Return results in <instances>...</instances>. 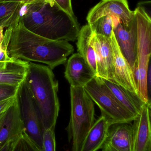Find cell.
<instances>
[{
  "instance_id": "1",
  "label": "cell",
  "mask_w": 151,
  "mask_h": 151,
  "mask_svg": "<svg viewBox=\"0 0 151 151\" xmlns=\"http://www.w3.org/2000/svg\"><path fill=\"white\" fill-rule=\"evenodd\" d=\"M5 32L9 36L7 52L10 57L45 64L52 70L64 64L74 51L69 41L50 40L28 31L20 18Z\"/></svg>"
},
{
  "instance_id": "2",
  "label": "cell",
  "mask_w": 151,
  "mask_h": 151,
  "mask_svg": "<svg viewBox=\"0 0 151 151\" xmlns=\"http://www.w3.org/2000/svg\"><path fill=\"white\" fill-rule=\"evenodd\" d=\"M20 19L28 31L54 40L74 41L80 30L76 17L60 9L54 0L23 5Z\"/></svg>"
},
{
  "instance_id": "3",
  "label": "cell",
  "mask_w": 151,
  "mask_h": 151,
  "mask_svg": "<svg viewBox=\"0 0 151 151\" xmlns=\"http://www.w3.org/2000/svg\"><path fill=\"white\" fill-rule=\"evenodd\" d=\"M25 81L37 110L43 131L55 129L59 113L58 81L47 65L29 62Z\"/></svg>"
},
{
  "instance_id": "4",
  "label": "cell",
  "mask_w": 151,
  "mask_h": 151,
  "mask_svg": "<svg viewBox=\"0 0 151 151\" xmlns=\"http://www.w3.org/2000/svg\"><path fill=\"white\" fill-rule=\"evenodd\" d=\"M71 113L66 128L72 151H80L83 140L95 122L94 102L83 87H70Z\"/></svg>"
},
{
  "instance_id": "5",
  "label": "cell",
  "mask_w": 151,
  "mask_h": 151,
  "mask_svg": "<svg viewBox=\"0 0 151 151\" xmlns=\"http://www.w3.org/2000/svg\"><path fill=\"white\" fill-rule=\"evenodd\" d=\"M134 12L137 23L138 52L137 65L133 73L139 97L144 104L151 105L147 84L151 55V17L145 7L141 5Z\"/></svg>"
},
{
  "instance_id": "6",
  "label": "cell",
  "mask_w": 151,
  "mask_h": 151,
  "mask_svg": "<svg viewBox=\"0 0 151 151\" xmlns=\"http://www.w3.org/2000/svg\"><path fill=\"white\" fill-rule=\"evenodd\" d=\"M83 88L111 125L131 123L135 119L118 102L102 78L95 76Z\"/></svg>"
},
{
  "instance_id": "7",
  "label": "cell",
  "mask_w": 151,
  "mask_h": 151,
  "mask_svg": "<svg viewBox=\"0 0 151 151\" xmlns=\"http://www.w3.org/2000/svg\"><path fill=\"white\" fill-rule=\"evenodd\" d=\"M16 101L20 119L24 124V133L40 151L43 132L34 103L25 80L19 86Z\"/></svg>"
},
{
  "instance_id": "8",
  "label": "cell",
  "mask_w": 151,
  "mask_h": 151,
  "mask_svg": "<svg viewBox=\"0 0 151 151\" xmlns=\"http://www.w3.org/2000/svg\"><path fill=\"white\" fill-rule=\"evenodd\" d=\"M113 17V33L121 51L134 72L137 65L138 52L137 27L135 16L129 27Z\"/></svg>"
},
{
  "instance_id": "9",
  "label": "cell",
  "mask_w": 151,
  "mask_h": 151,
  "mask_svg": "<svg viewBox=\"0 0 151 151\" xmlns=\"http://www.w3.org/2000/svg\"><path fill=\"white\" fill-rule=\"evenodd\" d=\"M106 16L118 18L126 27L131 24L135 18L134 12L129 9L127 0H102L89 12L88 24Z\"/></svg>"
},
{
  "instance_id": "10",
  "label": "cell",
  "mask_w": 151,
  "mask_h": 151,
  "mask_svg": "<svg viewBox=\"0 0 151 151\" xmlns=\"http://www.w3.org/2000/svg\"><path fill=\"white\" fill-rule=\"evenodd\" d=\"M110 38L93 32L92 42L95 54L96 76L113 82L114 70Z\"/></svg>"
},
{
  "instance_id": "11",
  "label": "cell",
  "mask_w": 151,
  "mask_h": 151,
  "mask_svg": "<svg viewBox=\"0 0 151 151\" xmlns=\"http://www.w3.org/2000/svg\"><path fill=\"white\" fill-rule=\"evenodd\" d=\"M110 40L113 56L114 70L113 82L122 86L124 88L139 96L133 70L121 51L113 33L110 38Z\"/></svg>"
},
{
  "instance_id": "12",
  "label": "cell",
  "mask_w": 151,
  "mask_h": 151,
  "mask_svg": "<svg viewBox=\"0 0 151 151\" xmlns=\"http://www.w3.org/2000/svg\"><path fill=\"white\" fill-rule=\"evenodd\" d=\"M151 105L145 104L132 125V151H151Z\"/></svg>"
},
{
  "instance_id": "13",
  "label": "cell",
  "mask_w": 151,
  "mask_h": 151,
  "mask_svg": "<svg viewBox=\"0 0 151 151\" xmlns=\"http://www.w3.org/2000/svg\"><path fill=\"white\" fill-rule=\"evenodd\" d=\"M24 132L17 101L0 114V150L6 143L17 138Z\"/></svg>"
},
{
  "instance_id": "14",
  "label": "cell",
  "mask_w": 151,
  "mask_h": 151,
  "mask_svg": "<svg viewBox=\"0 0 151 151\" xmlns=\"http://www.w3.org/2000/svg\"><path fill=\"white\" fill-rule=\"evenodd\" d=\"M65 77L72 87H83L95 74L83 56L79 53L73 54L66 65Z\"/></svg>"
},
{
  "instance_id": "15",
  "label": "cell",
  "mask_w": 151,
  "mask_h": 151,
  "mask_svg": "<svg viewBox=\"0 0 151 151\" xmlns=\"http://www.w3.org/2000/svg\"><path fill=\"white\" fill-rule=\"evenodd\" d=\"M111 126L108 120L101 115L95 121L83 140L80 151H97L102 149Z\"/></svg>"
},
{
  "instance_id": "16",
  "label": "cell",
  "mask_w": 151,
  "mask_h": 151,
  "mask_svg": "<svg viewBox=\"0 0 151 151\" xmlns=\"http://www.w3.org/2000/svg\"><path fill=\"white\" fill-rule=\"evenodd\" d=\"M29 62L21 59L0 61V83L19 86L24 81Z\"/></svg>"
},
{
  "instance_id": "17",
  "label": "cell",
  "mask_w": 151,
  "mask_h": 151,
  "mask_svg": "<svg viewBox=\"0 0 151 151\" xmlns=\"http://www.w3.org/2000/svg\"><path fill=\"white\" fill-rule=\"evenodd\" d=\"M103 80L121 105L135 118L138 116L145 104L139 97L115 83Z\"/></svg>"
},
{
  "instance_id": "18",
  "label": "cell",
  "mask_w": 151,
  "mask_h": 151,
  "mask_svg": "<svg viewBox=\"0 0 151 151\" xmlns=\"http://www.w3.org/2000/svg\"><path fill=\"white\" fill-rule=\"evenodd\" d=\"M130 123L112 125L105 143L119 151H132V125Z\"/></svg>"
},
{
  "instance_id": "19",
  "label": "cell",
  "mask_w": 151,
  "mask_h": 151,
  "mask_svg": "<svg viewBox=\"0 0 151 151\" xmlns=\"http://www.w3.org/2000/svg\"><path fill=\"white\" fill-rule=\"evenodd\" d=\"M93 32L89 25L82 27L77 37V47L78 53L84 57L90 66L97 75L95 54L92 42Z\"/></svg>"
},
{
  "instance_id": "20",
  "label": "cell",
  "mask_w": 151,
  "mask_h": 151,
  "mask_svg": "<svg viewBox=\"0 0 151 151\" xmlns=\"http://www.w3.org/2000/svg\"><path fill=\"white\" fill-rule=\"evenodd\" d=\"M24 5L19 3H0V27L9 28L13 26L20 17Z\"/></svg>"
},
{
  "instance_id": "21",
  "label": "cell",
  "mask_w": 151,
  "mask_h": 151,
  "mask_svg": "<svg viewBox=\"0 0 151 151\" xmlns=\"http://www.w3.org/2000/svg\"><path fill=\"white\" fill-rule=\"evenodd\" d=\"M88 24L92 32L95 34L110 38L113 33V21L112 16L102 17Z\"/></svg>"
},
{
  "instance_id": "22",
  "label": "cell",
  "mask_w": 151,
  "mask_h": 151,
  "mask_svg": "<svg viewBox=\"0 0 151 151\" xmlns=\"http://www.w3.org/2000/svg\"><path fill=\"white\" fill-rule=\"evenodd\" d=\"M12 151H40L24 132L15 141Z\"/></svg>"
},
{
  "instance_id": "23",
  "label": "cell",
  "mask_w": 151,
  "mask_h": 151,
  "mask_svg": "<svg viewBox=\"0 0 151 151\" xmlns=\"http://www.w3.org/2000/svg\"><path fill=\"white\" fill-rule=\"evenodd\" d=\"M40 151H56L55 129H51L43 131L42 147Z\"/></svg>"
},
{
  "instance_id": "24",
  "label": "cell",
  "mask_w": 151,
  "mask_h": 151,
  "mask_svg": "<svg viewBox=\"0 0 151 151\" xmlns=\"http://www.w3.org/2000/svg\"><path fill=\"white\" fill-rule=\"evenodd\" d=\"M19 86L0 83V101L16 96Z\"/></svg>"
},
{
  "instance_id": "25",
  "label": "cell",
  "mask_w": 151,
  "mask_h": 151,
  "mask_svg": "<svg viewBox=\"0 0 151 151\" xmlns=\"http://www.w3.org/2000/svg\"><path fill=\"white\" fill-rule=\"evenodd\" d=\"M58 6L72 17H75L72 5L71 0H54Z\"/></svg>"
},
{
  "instance_id": "26",
  "label": "cell",
  "mask_w": 151,
  "mask_h": 151,
  "mask_svg": "<svg viewBox=\"0 0 151 151\" xmlns=\"http://www.w3.org/2000/svg\"><path fill=\"white\" fill-rule=\"evenodd\" d=\"M16 100V96L0 101V114L6 111Z\"/></svg>"
},
{
  "instance_id": "27",
  "label": "cell",
  "mask_w": 151,
  "mask_h": 151,
  "mask_svg": "<svg viewBox=\"0 0 151 151\" xmlns=\"http://www.w3.org/2000/svg\"><path fill=\"white\" fill-rule=\"evenodd\" d=\"M38 0H0V3L13 2L19 3L23 4H27L33 3Z\"/></svg>"
},
{
  "instance_id": "28",
  "label": "cell",
  "mask_w": 151,
  "mask_h": 151,
  "mask_svg": "<svg viewBox=\"0 0 151 151\" xmlns=\"http://www.w3.org/2000/svg\"><path fill=\"white\" fill-rule=\"evenodd\" d=\"M151 65L150 63L149 65V68H148V72H147V89H148V95L150 99V89H151Z\"/></svg>"
},
{
  "instance_id": "29",
  "label": "cell",
  "mask_w": 151,
  "mask_h": 151,
  "mask_svg": "<svg viewBox=\"0 0 151 151\" xmlns=\"http://www.w3.org/2000/svg\"><path fill=\"white\" fill-rule=\"evenodd\" d=\"M16 139L11 140L8 142L0 150V151H12V147Z\"/></svg>"
},
{
  "instance_id": "30",
  "label": "cell",
  "mask_w": 151,
  "mask_h": 151,
  "mask_svg": "<svg viewBox=\"0 0 151 151\" xmlns=\"http://www.w3.org/2000/svg\"><path fill=\"white\" fill-rule=\"evenodd\" d=\"M102 150H103L102 151H119L107 143H105V144L104 146H103Z\"/></svg>"
},
{
  "instance_id": "31",
  "label": "cell",
  "mask_w": 151,
  "mask_h": 151,
  "mask_svg": "<svg viewBox=\"0 0 151 151\" xmlns=\"http://www.w3.org/2000/svg\"><path fill=\"white\" fill-rule=\"evenodd\" d=\"M3 27H0V45H2L4 40Z\"/></svg>"
}]
</instances>
